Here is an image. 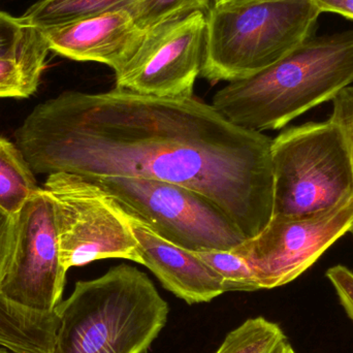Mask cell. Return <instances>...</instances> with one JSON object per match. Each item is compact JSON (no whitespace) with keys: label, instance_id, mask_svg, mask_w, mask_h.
I'll use <instances>...</instances> for the list:
<instances>
[{"label":"cell","instance_id":"21","mask_svg":"<svg viewBox=\"0 0 353 353\" xmlns=\"http://www.w3.org/2000/svg\"><path fill=\"white\" fill-rule=\"evenodd\" d=\"M17 215L0 208V284L8 272L16 241Z\"/></svg>","mask_w":353,"mask_h":353},{"label":"cell","instance_id":"15","mask_svg":"<svg viewBox=\"0 0 353 353\" xmlns=\"http://www.w3.org/2000/svg\"><path fill=\"white\" fill-rule=\"evenodd\" d=\"M130 0H39L23 18L39 29L59 26L115 8H123Z\"/></svg>","mask_w":353,"mask_h":353},{"label":"cell","instance_id":"18","mask_svg":"<svg viewBox=\"0 0 353 353\" xmlns=\"http://www.w3.org/2000/svg\"><path fill=\"white\" fill-rule=\"evenodd\" d=\"M223 280L225 292H255L261 290L248 263L232 250L193 251Z\"/></svg>","mask_w":353,"mask_h":353},{"label":"cell","instance_id":"20","mask_svg":"<svg viewBox=\"0 0 353 353\" xmlns=\"http://www.w3.org/2000/svg\"><path fill=\"white\" fill-rule=\"evenodd\" d=\"M332 101L334 108L331 119L339 124L347 139L353 174V85L343 89ZM350 232L353 236V224Z\"/></svg>","mask_w":353,"mask_h":353},{"label":"cell","instance_id":"26","mask_svg":"<svg viewBox=\"0 0 353 353\" xmlns=\"http://www.w3.org/2000/svg\"><path fill=\"white\" fill-rule=\"evenodd\" d=\"M0 353H12V352H10V350H6V348L1 347V346H0Z\"/></svg>","mask_w":353,"mask_h":353},{"label":"cell","instance_id":"2","mask_svg":"<svg viewBox=\"0 0 353 353\" xmlns=\"http://www.w3.org/2000/svg\"><path fill=\"white\" fill-rule=\"evenodd\" d=\"M353 85V29L311 37L263 72L230 82L213 103L226 119L263 132L288 125Z\"/></svg>","mask_w":353,"mask_h":353},{"label":"cell","instance_id":"4","mask_svg":"<svg viewBox=\"0 0 353 353\" xmlns=\"http://www.w3.org/2000/svg\"><path fill=\"white\" fill-rule=\"evenodd\" d=\"M321 14L313 0L212 6L201 76L230 83L263 72L313 37Z\"/></svg>","mask_w":353,"mask_h":353},{"label":"cell","instance_id":"10","mask_svg":"<svg viewBox=\"0 0 353 353\" xmlns=\"http://www.w3.org/2000/svg\"><path fill=\"white\" fill-rule=\"evenodd\" d=\"M205 27L207 14L194 12L146 31L132 57L115 72L116 87L157 97H193Z\"/></svg>","mask_w":353,"mask_h":353},{"label":"cell","instance_id":"13","mask_svg":"<svg viewBox=\"0 0 353 353\" xmlns=\"http://www.w3.org/2000/svg\"><path fill=\"white\" fill-rule=\"evenodd\" d=\"M39 189L22 151L0 137V208L16 216Z\"/></svg>","mask_w":353,"mask_h":353},{"label":"cell","instance_id":"24","mask_svg":"<svg viewBox=\"0 0 353 353\" xmlns=\"http://www.w3.org/2000/svg\"><path fill=\"white\" fill-rule=\"evenodd\" d=\"M268 1V0H215L214 6H234L242 4L252 3V2Z\"/></svg>","mask_w":353,"mask_h":353},{"label":"cell","instance_id":"14","mask_svg":"<svg viewBox=\"0 0 353 353\" xmlns=\"http://www.w3.org/2000/svg\"><path fill=\"white\" fill-rule=\"evenodd\" d=\"M50 49L41 29L0 10V60L22 62L45 70Z\"/></svg>","mask_w":353,"mask_h":353},{"label":"cell","instance_id":"6","mask_svg":"<svg viewBox=\"0 0 353 353\" xmlns=\"http://www.w3.org/2000/svg\"><path fill=\"white\" fill-rule=\"evenodd\" d=\"M128 217L161 238L190 251L232 250L246 240L209 197L174 183L134 178H86Z\"/></svg>","mask_w":353,"mask_h":353},{"label":"cell","instance_id":"17","mask_svg":"<svg viewBox=\"0 0 353 353\" xmlns=\"http://www.w3.org/2000/svg\"><path fill=\"white\" fill-rule=\"evenodd\" d=\"M211 0H130L123 8L139 28L151 30L194 12H209Z\"/></svg>","mask_w":353,"mask_h":353},{"label":"cell","instance_id":"7","mask_svg":"<svg viewBox=\"0 0 353 353\" xmlns=\"http://www.w3.org/2000/svg\"><path fill=\"white\" fill-rule=\"evenodd\" d=\"M43 188L55 208L60 257L66 271L101 259L142 265L128 216L88 179L74 174L48 176Z\"/></svg>","mask_w":353,"mask_h":353},{"label":"cell","instance_id":"25","mask_svg":"<svg viewBox=\"0 0 353 353\" xmlns=\"http://www.w3.org/2000/svg\"><path fill=\"white\" fill-rule=\"evenodd\" d=\"M282 353H296V352H294V348L292 347V345L288 344V345L286 346L285 350H284V352Z\"/></svg>","mask_w":353,"mask_h":353},{"label":"cell","instance_id":"19","mask_svg":"<svg viewBox=\"0 0 353 353\" xmlns=\"http://www.w3.org/2000/svg\"><path fill=\"white\" fill-rule=\"evenodd\" d=\"M43 72L22 62L0 60V99H27L34 94Z\"/></svg>","mask_w":353,"mask_h":353},{"label":"cell","instance_id":"22","mask_svg":"<svg viewBox=\"0 0 353 353\" xmlns=\"http://www.w3.org/2000/svg\"><path fill=\"white\" fill-rule=\"evenodd\" d=\"M327 277L333 284L342 307L353 321V272L338 265L327 270Z\"/></svg>","mask_w":353,"mask_h":353},{"label":"cell","instance_id":"9","mask_svg":"<svg viewBox=\"0 0 353 353\" xmlns=\"http://www.w3.org/2000/svg\"><path fill=\"white\" fill-rule=\"evenodd\" d=\"M66 271L60 257L55 208L41 187L17 214L16 241L0 296L18 306L52 313L62 302Z\"/></svg>","mask_w":353,"mask_h":353},{"label":"cell","instance_id":"23","mask_svg":"<svg viewBox=\"0 0 353 353\" xmlns=\"http://www.w3.org/2000/svg\"><path fill=\"white\" fill-rule=\"evenodd\" d=\"M321 12H335L353 19V0H313Z\"/></svg>","mask_w":353,"mask_h":353},{"label":"cell","instance_id":"8","mask_svg":"<svg viewBox=\"0 0 353 353\" xmlns=\"http://www.w3.org/2000/svg\"><path fill=\"white\" fill-rule=\"evenodd\" d=\"M353 224V199L319 215L273 216L263 232L236 248L252 270L261 290L286 285L310 269Z\"/></svg>","mask_w":353,"mask_h":353},{"label":"cell","instance_id":"1","mask_svg":"<svg viewBox=\"0 0 353 353\" xmlns=\"http://www.w3.org/2000/svg\"><path fill=\"white\" fill-rule=\"evenodd\" d=\"M34 174L134 176L209 197L250 239L273 217L272 139L196 97L115 88L65 91L39 103L16 132Z\"/></svg>","mask_w":353,"mask_h":353},{"label":"cell","instance_id":"3","mask_svg":"<svg viewBox=\"0 0 353 353\" xmlns=\"http://www.w3.org/2000/svg\"><path fill=\"white\" fill-rule=\"evenodd\" d=\"M54 312L51 353H146L167 325L170 307L146 273L121 263L77 282Z\"/></svg>","mask_w":353,"mask_h":353},{"label":"cell","instance_id":"5","mask_svg":"<svg viewBox=\"0 0 353 353\" xmlns=\"http://www.w3.org/2000/svg\"><path fill=\"white\" fill-rule=\"evenodd\" d=\"M273 216L307 217L353 199L347 139L337 122H310L272 140Z\"/></svg>","mask_w":353,"mask_h":353},{"label":"cell","instance_id":"16","mask_svg":"<svg viewBox=\"0 0 353 353\" xmlns=\"http://www.w3.org/2000/svg\"><path fill=\"white\" fill-rule=\"evenodd\" d=\"M288 344L279 325L259 316L230 332L215 353H282Z\"/></svg>","mask_w":353,"mask_h":353},{"label":"cell","instance_id":"12","mask_svg":"<svg viewBox=\"0 0 353 353\" xmlns=\"http://www.w3.org/2000/svg\"><path fill=\"white\" fill-rule=\"evenodd\" d=\"M130 218L139 243L142 265L148 268L165 290L188 305L209 303L225 292L222 278L193 251L181 248Z\"/></svg>","mask_w":353,"mask_h":353},{"label":"cell","instance_id":"11","mask_svg":"<svg viewBox=\"0 0 353 353\" xmlns=\"http://www.w3.org/2000/svg\"><path fill=\"white\" fill-rule=\"evenodd\" d=\"M41 31L50 51L76 61L105 64L114 72L132 57L146 35L125 8Z\"/></svg>","mask_w":353,"mask_h":353}]
</instances>
